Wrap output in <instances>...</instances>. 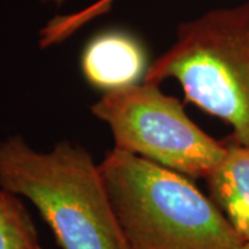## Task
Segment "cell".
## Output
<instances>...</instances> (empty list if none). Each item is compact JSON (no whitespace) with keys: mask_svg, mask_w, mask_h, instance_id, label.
Here are the masks:
<instances>
[{"mask_svg":"<svg viewBox=\"0 0 249 249\" xmlns=\"http://www.w3.org/2000/svg\"><path fill=\"white\" fill-rule=\"evenodd\" d=\"M127 249H244L212 198L184 175L114 148L98 163Z\"/></svg>","mask_w":249,"mask_h":249,"instance_id":"cell-1","label":"cell"},{"mask_svg":"<svg viewBox=\"0 0 249 249\" xmlns=\"http://www.w3.org/2000/svg\"><path fill=\"white\" fill-rule=\"evenodd\" d=\"M0 188L35 205L62 249H127L100 166L80 145L40 152L10 136L0 142Z\"/></svg>","mask_w":249,"mask_h":249,"instance_id":"cell-2","label":"cell"},{"mask_svg":"<svg viewBox=\"0 0 249 249\" xmlns=\"http://www.w3.org/2000/svg\"><path fill=\"white\" fill-rule=\"evenodd\" d=\"M165 79L178 80L188 101L227 122L235 142L249 145V1L181 24L142 80Z\"/></svg>","mask_w":249,"mask_h":249,"instance_id":"cell-3","label":"cell"},{"mask_svg":"<svg viewBox=\"0 0 249 249\" xmlns=\"http://www.w3.org/2000/svg\"><path fill=\"white\" fill-rule=\"evenodd\" d=\"M90 111L108 124L114 148L184 176L208 178L227 150L187 116L178 100L152 82L106 91Z\"/></svg>","mask_w":249,"mask_h":249,"instance_id":"cell-4","label":"cell"},{"mask_svg":"<svg viewBox=\"0 0 249 249\" xmlns=\"http://www.w3.org/2000/svg\"><path fill=\"white\" fill-rule=\"evenodd\" d=\"M80 67L90 85L104 91L136 85L148 70L142 43L119 29L94 36L82 53Z\"/></svg>","mask_w":249,"mask_h":249,"instance_id":"cell-5","label":"cell"},{"mask_svg":"<svg viewBox=\"0 0 249 249\" xmlns=\"http://www.w3.org/2000/svg\"><path fill=\"white\" fill-rule=\"evenodd\" d=\"M206 180L214 204L244 242H249V145H227L222 162Z\"/></svg>","mask_w":249,"mask_h":249,"instance_id":"cell-6","label":"cell"},{"mask_svg":"<svg viewBox=\"0 0 249 249\" xmlns=\"http://www.w3.org/2000/svg\"><path fill=\"white\" fill-rule=\"evenodd\" d=\"M0 249H42L27 208L13 193L0 188Z\"/></svg>","mask_w":249,"mask_h":249,"instance_id":"cell-7","label":"cell"},{"mask_svg":"<svg viewBox=\"0 0 249 249\" xmlns=\"http://www.w3.org/2000/svg\"><path fill=\"white\" fill-rule=\"evenodd\" d=\"M111 1H112V0H101L100 3L91 6L89 9H85L83 11L78 13V14L67 16V17H65V22H67L68 28L75 32L80 25H83L85 22H88L90 18L96 17L98 14H101L104 10H107L108 7H109V4H111Z\"/></svg>","mask_w":249,"mask_h":249,"instance_id":"cell-8","label":"cell"},{"mask_svg":"<svg viewBox=\"0 0 249 249\" xmlns=\"http://www.w3.org/2000/svg\"><path fill=\"white\" fill-rule=\"evenodd\" d=\"M42 1H43V3H53L55 6H61L65 0H42Z\"/></svg>","mask_w":249,"mask_h":249,"instance_id":"cell-9","label":"cell"},{"mask_svg":"<svg viewBox=\"0 0 249 249\" xmlns=\"http://www.w3.org/2000/svg\"><path fill=\"white\" fill-rule=\"evenodd\" d=\"M244 249H249V242H247V244H245V247H244Z\"/></svg>","mask_w":249,"mask_h":249,"instance_id":"cell-10","label":"cell"}]
</instances>
